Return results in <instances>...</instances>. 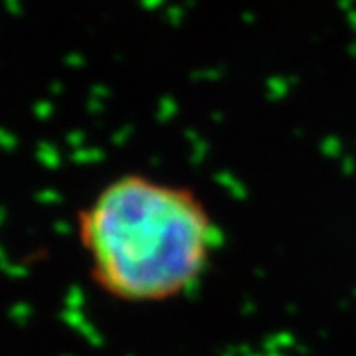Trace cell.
I'll return each mask as SVG.
<instances>
[{"label": "cell", "mask_w": 356, "mask_h": 356, "mask_svg": "<svg viewBox=\"0 0 356 356\" xmlns=\"http://www.w3.org/2000/svg\"><path fill=\"white\" fill-rule=\"evenodd\" d=\"M76 228L93 287L131 305L186 295L220 242L212 210L196 192L143 175L105 184L77 212Z\"/></svg>", "instance_id": "obj_1"}]
</instances>
